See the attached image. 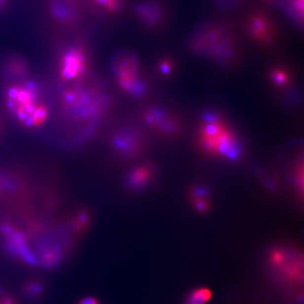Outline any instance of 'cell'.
<instances>
[{
	"label": "cell",
	"instance_id": "obj_1",
	"mask_svg": "<svg viewBox=\"0 0 304 304\" xmlns=\"http://www.w3.org/2000/svg\"><path fill=\"white\" fill-rule=\"evenodd\" d=\"M189 48L223 67L237 64L242 54L237 36L225 22H211L198 28L190 37Z\"/></svg>",
	"mask_w": 304,
	"mask_h": 304
},
{
	"label": "cell",
	"instance_id": "obj_3",
	"mask_svg": "<svg viewBox=\"0 0 304 304\" xmlns=\"http://www.w3.org/2000/svg\"><path fill=\"white\" fill-rule=\"evenodd\" d=\"M203 152L229 161L240 156L239 142L230 127L217 115H207L202 121L197 138Z\"/></svg>",
	"mask_w": 304,
	"mask_h": 304
},
{
	"label": "cell",
	"instance_id": "obj_4",
	"mask_svg": "<svg viewBox=\"0 0 304 304\" xmlns=\"http://www.w3.org/2000/svg\"><path fill=\"white\" fill-rule=\"evenodd\" d=\"M3 97L6 108L15 119L28 129H31L36 112L45 103L40 86L28 79L8 83Z\"/></svg>",
	"mask_w": 304,
	"mask_h": 304
},
{
	"label": "cell",
	"instance_id": "obj_27",
	"mask_svg": "<svg viewBox=\"0 0 304 304\" xmlns=\"http://www.w3.org/2000/svg\"><path fill=\"white\" fill-rule=\"evenodd\" d=\"M2 130H3V123H2V120L0 118V135L2 134Z\"/></svg>",
	"mask_w": 304,
	"mask_h": 304
},
{
	"label": "cell",
	"instance_id": "obj_22",
	"mask_svg": "<svg viewBox=\"0 0 304 304\" xmlns=\"http://www.w3.org/2000/svg\"><path fill=\"white\" fill-rule=\"evenodd\" d=\"M215 3L220 8L224 9H230L234 7H237L243 0H214Z\"/></svg>",
	"mask_w": 304,
	"mask_h": 304
},
{
	"label": "cell",
	"instance_id": "obj_25",
	"mask_svg": "<svg viewBox=\"0 0 304 304\" xmlns=\"http://www.w3.org/2000/svg\"><path fill=\"white\" fill-rule=\"evenodd\" d=\"M264 3H266V4H269V5H273V4H275L276 2H277V0H262Z\"/></svg>",
	"mask_w": 304,
	"mask_h": 304
},
{
	"label": "cell",
	"instance_id": "obj_24",
	"mask_svg": "<svg viewBox=\"0 0 304 304\" xmlns=\"http://www.w3.org/2000/svg\"><path fill=\"white\" fill-rule=\"evenodd\" d=\"M10 0H0V15L9 7Z\"/></svg>",
	"mask_w": 304,
	"mask_h": 304
},
{
	"label": "cell",
	"instance_id": "obj_16",
	"mask_svg": "<svg viewBox=\"0 0 304 304\" xmlns=\"http://www.w3.org/2000/svg\"><path fill=\"white\" fill-rule=\"evenodd\" d=\"M269 76L272 84L279 88L286 87L292 80L289 72L282 67L271 68Z\"/></svg>",
	"mask_w": 304,
	"mask_h": 304
},
{
	"label": "cell",
	"instance_id": "obj_20",
	"mask_svg": "<svg viewBox=\"0 0 304 304\" xmlns=\"http://www.w3.org/2000/svg\"><path fill=\"white\" fill-rule=\"evenodd\" d=\"M174 70V64L169 58H163L157 65V71L161 76H169Z\"/></svg>",
	"mask_w": 304,
	"mask_h": 304
},
{
	"label": "cell",
	"instance_id": "obj_10",
	"mask_svg": "<svg viewBox=\"0 0 304 304\" xmlns=\"http://www.w3.org/2000/svg\"><path fill=\"white\" fill-rule=\"evenodd\" d=\"M0 75L8 83L28 79L30 75L29 63L20 53L8 54L0 65Z\"/></svg>",
	"mask_w": 304,
	"mask_h": 304
},
{
	"label": "cell",
	"instance_id": "obj_11",
	"mask_svg": "<svg viewBox=\"0 0 304 304\" xmlns=\"http://www.w3.org/2000/svg\"><path fill=\"white\" fill-rule=\"evenodd\" d=\"M128 129L114 133L111 137V147L115 153L123 157H134L142 147L141 138Z\"/></svg>",
	"mask_w": 304,
	"mask_h": 304
},
{
	"label": "cell",
	"instance_id": "obj_14",
	"mask_svg": "<svg viewBox=\"0 0 304 304\" xmlns=\"http://www.w3.org/2000/svg\"><path fill=\"white\" fill-rule=\"evenodd\" d=\"M154 169L149 164H143L130 171L127 177L126 184L130 190H141L152 181Z\"/></svg>",
	"mask_w": 304,
	"mask_h": 304
},
{
	"label": "cell",
	"instance_id": "obj_6",
	"mask_svg": "<svg viewBox=\"0 0 304 304\" xmlns=\"http://www.w3.org/2000/svg\"><path fill=\"white\" fill-rule=\"evenodd\" d=\"M58 68L63 82L72 85L85 80L90 70V56L86 47L81 43L66 47L59 56Z\"/></svg>",
	"mask_w": 304,
	"mask_h": 304
},
{
	"label": "cell",
	"instance_id": "obj_8",
	"mask_svg": "<svg viewBox=\"0 0 304 304\" xmlns=\"http://www.w3.org/2000/svg\"><path fill=\"white\" fill-rule=\"evenodd\" d=\"M47 12L48 17L57 26L74 29L81 21V0H47Z\"/></svg>",
	"mask_w": 304,
	"mask_h": 304
},
{
	"label": "cell",
	"instance_id": "obj_5",
	"mask_svg": "<svg viewBox=\"0 0 304 304\" xmlns=\"http://www.w3.org/2000/svg\"><path fill=\"white\" fill-rule=\"evenodd\" d=\"M113 70L121 90L132 96H141L144 93L146 84L141 78L139 60L134 53L122 52L115 56Z\"/></svg>",
	"mask_w": 304,
	"mask_h": 304
},
{
	"label": "cell",
	"instance_id": "obj_19",
	"mask_svg": "<svg viewBox=\"0 0 304 304\" xmlns=\"http://www.w3.org/2000/svg\"><path fill=\"white\" fill-rule=\"evenodd\" d=\"M92 3L110 14H116L123 7V0H90Z\"/></svg>",
	"mask_w": 304,
	"mask_h": 304
},
{
	"label": "cell",
	"instance_id": "obj_18",
	"mask_svg": "<svg viewBox=\"0 0 304 304\" xmlns=\"http://www.w3.org/2000/svg\"><path fill=\"white\" fill-rule=\"evenodd\" d=\"M211 298L210 290L200 288L190 293L185 304H207Z\"/></svg>",
	"mask_w": 304,
	"mask_h": 304
},
{
	"label": "cell",
	"instance_id": "obj_26",
	"mask_svg": "<svg viewBox=\"0 0 304 304\" xmlns=\"http://www.w3.org/2000/svg\"><path fill=\"white\" fill-rule=\"evenodd\" d=\"M3 304H15L14 302L12 301L11 299H6L5 301L3 302Z\"/></svg>",
	"mask_w": 304,
	"mask_h": 304
},
{
	"label": "cell",
	"instance_id": "obj_13",
	"mask_svg": "<svg viewBox=\"0 0 304 304\" xmlns=\"http://www.w3.org/2000/svg\"><path fill=\"white\" fill-rule=\"evenodd\" d=\"M21 180L10 173L0 172V198L6 200H18L23 192Z\"/></svg>",
	"mask_w": 304,
	"mask_h": 304
},
{
	"label": "cell",
	"instance_id": "obj_2",
	"mask_svg": "<svg viewBox=\"0 0 304 304\" xmlns=\"http://www.w3.org/2000/svg\"><path fill=\"white\" fill-rule=\"evenodd\" d=\"M109 95L99 85L83 81L72 84L63 91L60 104L71 118L90 119L101 116L109 106Z\"/></svg>",
	"mask_w": 304,
	"mask_h": 304
},
{
	"label": "cell",
	"instance_id": "obj_7",
	"mask_svg": "<svg viewBox=\"0 0 304 304\" xmlns=\"http://www.w3.org/2000/svg\"><path fill=\"white\" fill-rule=\"evenodd\" d=\"M243 28L252 41L265 47L270 48L277 40V29L269 15L263 11H255L246 18Z\"/></svg>",
	"mask_w": 304,
	"mask_h": 304
},
{
	"label": "cell",
	"instance_id": "obj_15",
	"mask_svg": "<svg viewBox=\"0 0 304 304\" xmlns=\"http://www.w3.org/2000/svg\"><path fill=\"white\" fill-rule=\"evenodd\" d=\"M91 215L86 209H79L74 212L69 220L68 227L76 235H80L87 231L91 225Z\"/></svg>",
	"mask_w": 304,
	"mask_h": 304
},
{
	"label": "cell",
	"instance_id": "obj_21",
	"mask_svg": "<svg viewBox=\"0 0 304 304\" xmlns=\"http://www.w3.org/2000/svg\"><path fill=\"white\" fill-rule=\"evenodd\" d=\"M290 8L292 9L293 15L302 23L304 13V0H290Z\"/></svg>",
	"mask_w": 304,
	"mask_h": 304
},
{
	"label": "cell",
	"instance_id": "obj_17",
	"mask_svg": "<svg viewBox=\"0 0 304 304\" xmlns=\"http://www.w3.org/2000/svg\"><path fill=\"white\" fill-rule=\"evenodd\" d=\"M23 292L30 299H40L44 293V287L41 281L38 280L28 281L23 287Z\"/></svg>",
	"mask_w": 304,
	"mask_h": 304
},
{
	"label": "cell",
	"instance_id": "obj_23",
	"mask_svg": "<svg viewBox=\"0 0 304 304\" xmlns=\"http://www.w3.org/2000/svg\"><path fill=\"white\" fill-rule=\"evenodd\" d=\"M77 304H99V303L97 301V299L92 298V297H89V298L80 299Z\"/></svg>",
	"mask_w": 304,
	"mask_h": 304
},
{
	"label": "cell",
	"instance_id": "obj_9",
	"mask_svg": "<svg viewBox=\"0 0 304 304\" xmlns=\"http://www.w3.org/2000/svg\"><path fill=\"white\" fill-rule=\"evenodd\" d=\"M138 21L148 30L161 28L167 20V9L161 0H139L133 5Z\"/></svg>",
	"mask_w": 304,
	"mask_h": 304
},
{
	"label": "cell",
	"instance_id": "obj_12",
	"mask_svg": "<svg viewBox=\"0 0 304 304\" xmlns=\"http://www.w3.org/2000/svg\"><path fill=\"white\" fill-rule=\"evenodd\" d=\"M143 119L146 123L164 135H175L179 131V126L175 120L158 109H150L144 113Z\"/></svg>",
	"mask_w": 304,
	"mask_h": 304
}]
</instances>
